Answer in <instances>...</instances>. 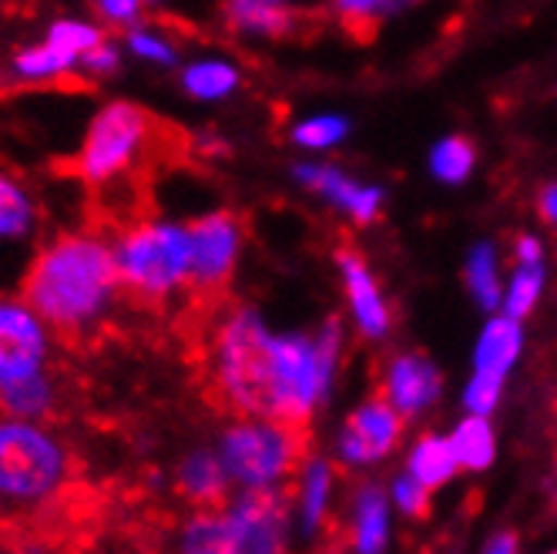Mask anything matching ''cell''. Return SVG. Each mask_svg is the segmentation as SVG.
Masks as SVG:
<instances>
[{
  "mask_svg": "<svg viewBox=\"0 0 557 554\" xmlns=\"http://www.w3.org/2000/svg\"><path fill=\"white\" fill-rule=\"evenodd\" d=\"M450 451L457 457L460 470H487L497 457V433L487 417L467 414L454 430H450Z\"/></svg>",
  "mask_w": 557,
  "mask_h": 554,
  "instance_id": "21",
  "label": "cell"
},
{
  "mask_svg": "<svg viewBox=\"0 0 557 554\" xmlns=\"http://www.w3.org/2000/svg\"><path fill=\"white\" fill-rule=\"evenodd\" d=\"M554 554H557V551H554Z\"/></svg>",
  "mask_w": 557,
  "mask_h": 554,
  "instance_id": "43",
  "label": "cell"
},
{
  "mask_svg": "<svg viewBox=\"0 0 557 554\" xmlns=\"http://www.w3.org/2000/svg\"><path fill=\"white\" fill-rule=\"evenodd\" d=\"M58 407H61V386H58V377L51 373V367L17 377L11 383H0V414L4 417L51 423Z\"/></svg>",
  "mask_w": 557,
  "mask_h": 554,
  "instance_id": "16",
  "label": "cell"
},
{
  "mask_svg": "<svg viewBox=\"0 0 557 554\" xmlns=\"http://www.w3.org/2000/svg\"><path fill=\"white\" fill-rule=\"evenodd\" d=\"M467 283L473 299L481 303L484 309H497L500 306V280H497V259L491 246H476L470 253L467 262Z\"/></svg>",
  "mask_w": 557,
  "mask_h": 554,
  "instance_id": "26",
  "label": "cell"
},
{
  "mask_svg": "<svg viewBox=\"0 0 557 554\" xmlns=\"http://www.w3.org/2000/svg\"><path fill=\"white\" fill-rule=\"evenodd\" d=\"M521 323L510 320V316H500V320H491L476 340L473 349V370L476 373H491V377H507V370L513 367V360L521 356Z\"/></svg>",
  "mask_w": 557,
  "mask_h": 554,
  "instance_id": "20",
  "label": "cell"
},
{
  "mask_svg": "<svg viewBox=\"0 0 557 554\" xmlns=\"http://www.w3.org/2000/svg\"><path fill=\"white\" fill-rule=\"evenodd\" d=\"M54 330L21 296H0V383L51 367Z\"/></svg>",
  "mask_w": 557,
  "mask_h": 554,
  "instance_id": "8",
  "label": "cell"
},
{
  "mask_svg": "<svg viewBox=\"0 0 557 554\" xmlns=\"http://www.w3.org/2000/svg\"><path fill=\"white\" fill-rule=\"evenodd\" d=\"M191 239V290L219 293L235 272L243 253V222L232 212H209L188 225Z\"/></svg>",
  "mask_w": 557,
  "mask_h": 554,
  "instance_id": "9",
  "label": "cell"
},
{
  "mask_svg": "<svg viewBox=\"0 0 557 554\" xmlns=\"http://www.w3.org/2000/svg\"><path fill=\"white\" fill-rule=\"evenodd\" d=\"M154 138V118L132 104L114 101L104 104L85 132V141L77 148L74 169L91 185H111L135 172V165L148 155Z\"/></svg>",
  "mask_w": 557,
  "mask_h": 554,
  "instance_id": "6",
  "label": "cell"
},
{
  "mask_svg": "<svg viewBox=\"0 0 557 554\" xmlns=\"http://www.w3.org/2000/svg\"><path fill=\"white\" fill-rule=\"evenodd\" d=\"M517 259H521V262H541V246H537V239L524 235V239L517 243Z\"/></svg>",
  "mask_w": 557,
  "mask_h": 554,
  "instance_id": "38",
  "label": "cell"
},
{
  "mask_svg": "<svg viewBox=\"0 0 557 554\" xmlns=\"http://www.w3.org/2000/svg\"><path fill=\"white\" fill-rule=\"evenodd\" d=\"M145 4H162V0H145Z\"/></svg>",
  "mask_w": 557,
  "mask_h": 554,
  "instance_id": "40",
  "label": "cell"
},
{
  "mask_svg": "<svg viewBox=\"0 0 557 554\" xmlns=\"http://www.w3.org/2000/svg\"><path fill=\"white\" fill-rule=\"evenodd\" d=\"M4 554H61V547L51 538H45V534H24Z\"/></svg>",
  "mask_w": 557,
  "mask_h": 554,
  "instance_id": "35",
  "label": "cell"
},
{
  "mask_svg": "<svg viewBox=\"0 0 557 554\" xmlns=\"http://www.w3.org/2000/svg\"><path fill=\"white\" fill-rule=\"evenodd\" d=\"M389 494L376 484H363L349 510L352 554H386L389 547Z\"/></svg>",
  "mask_w": 557,
  "mask_h": 554,
  "instance_id": "17",
  "label": "cell"
},
{
  "mask_svg": "<svg viewBox=\"0 0 557 554\" xmlns=\"http://www.w3.org/2000/svg\"><path fill=\"white\" fill-rule=\"evenodd\" d=\"M71 74H82V58L54 45L51 37H41L37 45L21 48L11 61V77L24 85H51Z\"/></svg>",
  "mask_w": 557,
  "mask_h": 554,
  "instance_id": "19",
  "label": "cell"
},
{
  "mask_svg": "<svg viewBox=\"0 0 557 554\" xmlns=\"http://www.w3.org/2000/svg\"><path fill=\"white\" fill-rule=\"evenodd\" d=\"M215 554H238V551H215Z\"/></svg>",
  "mask_w": 557,
  "mask_h": 554,
  "instance_id": "41",
  "label": "cell"
},
{
  "mask_svg": "<svg viewBox=\"0 0 557 554\" xmlns=\"http://www.w3.org/2000/svg\"><path fill=\"white\" fill-rule=\"evenodd\" d=\"M37 219L30 192L8 172H0V243H17L30 235Z\"/></svg>",
  "mask_w": 557,
  "mask_h": 554,
  "instance_id": "24",
  "label": "cell"
},
{
  "mask_svg": "<svg viewBox=\"0 0 557 554\" xmlns=\"http://www.w3.org/2000/svg\"><path fill=\"white\" fill-rule=\"evenodd\" d=\"M172 484H175V494L191 510H198V507H219V504H225L235 494L232 478H228V470H225L215 444L212 447L202 444V447L185 451L178 457L175 470H172Z\"/></svg>",
  "mask_w": 557,
  "mask_h": 554,
  "instance_id": "13",
  "label": "cell"
},
{
  "mask_svg": "<svg viewBox=\"0 0 557 554\" xmlns=\"http://www.w3.org/2000/svg\"><path fill=\"white\" fill-rule=\"evenodd\" d=\"M346 135V122L336 114H320V118H309V122H299L293 128L296 145L302 148H330Z\"/></svg>",
  "mask_w": 557,
  "mask_h": 554,
  "instance_id": "32",
  "label": "cell"
},
{
  "mask_svg": "<svg viewBox=\"0 0 557 554\" xmlns=\"http://www.w3.org/2000/svg\"><path fill=\"white\" fill-rule=\"evenodd\" d=\"M122 293L114 246L91 232L61 235L34 256L24 275V299L61 336L98 330Z\"/></svg>",
  "mask_w": 557,
  "mask_h": 554,
  "instance_id": "2",
  "label": "cell"
},
{
  "mask_svg": "<svg viewBox=\"0 0 557 554\" xmlns=\"http://www.w3.org/2000/svg\"><path fill=\"white\" fill-rule=\"evenodd\" d=\"M117 67H122V48L108 41V37L98 48H91L82 61V74H88V77H111Z\"/></svg>",
  "mask_w": 557,
  "mask_h": 554,
  "instance_id": "34",
  "label": "cell"
},
{
  "mask_svg": "<svg viewBox=\"0 0 557 554\" xmlns=\"http://www.w3.org/2000/svg\"><path fill=\"white\" fill-rule=\"evenodd\" d=\"M145 0H95V11H98V21L108 24V27H135L141 24L145 17Z\"/></svg>",
  "mask_w": 557,
  "mask_h": 554,
  "instance_id": "33",
  "label": "cell"
},
{
  "mask_svg": "<svg viewBox=\"0 0 557 554\" xmlns=\"http://www.w3.org/2000/svg\"><path fill=\"white\" fill-rule=\"evenodd\" d=\"M343 327L326 320L315 333H275L249 306L228 309L209 340V377L232 417H272L306 427L339 370Z\"/></svg>",
  "mask_w": 557,
  "mask_h": 554,
  "instance_id": "1",
  "label": "cell"
},
{
  "mask_svg": "<svg viewBox=\"0 0 557 554\" xmlns=\"http://www.w3.org/2000/svg\"><path fill=\"white\" fill-rule=\"evenodd\" d=\"M541 216H544V222H550V225H557V185H547L544 192H541Z\"/></svg>",
  "mask_w": 557,
  "mask_h": 554,
  "instance_id": "37",
  "label": "cell"
},
{
  "mask_svg": "<svg viewBox=\"0 0 557 554\" xmlns=\"http://www.w3.org/2000/svg\"><path fill=\"white\" fill-rule=\"evenodd\" d=\"M444 380L436 367L420 353L393 356L383 373V401L393 404L400 417H420L441 401Z\"/></svg>",
  "mask_w": 557,
  "mask_h": 554,
  "instance_id": "12",
  "label": "cell"
},
{
  "mask_svg": "<svg viewBox=\"0 0 557 554\" xmlns=\"http://www.w3.org/2000/svg\"><path fill=\"white\" fill-rule=\"evenodd\" d=\"M433 175L441 182H463L473 169V148L467 138H447L433 148Z\"/></svg>",
  "mask_w": 557,
  "mask_h": 554,
  "instance_id": "29",
  "label": "cell"
},
{
  "mask_svg": "<svg viewBox=\"0 0 557 554\" xmlns=\"http://www.w3.org/2000/svg\"><path fill=\"white\" fill-rule=\"evenodd\" d=\"M182 88L195 101H222L238 88V71L222 58H198L182 71Z\"/></svg>",
  "mask_w": 557,
  "mask_h": 554,
  "instance_id": "23",
  "label": "cell"
},
{
  "mask_svg": "<svg viewBox=\"0 0 557 554\" xmlns=\"http://www.w3.org/2000/svg\"><path fill=\"white\" fill-rule=\"evenodd\" d=\"M336 262H339L343 283H346V293H349V306H352V316H356V327H360V333L370 336V340L386 336L389 312H386V303L380 296V286L373 280L367 259L356 249H339Z\"/></svg>",
  "mask_w": 557,
  "mask_h": 554,
  "instance_id": "14",
  "label": "cell"
},
{
  "mask_svg": "<svg viewBox=\"0 0 557 554\" xmlns=\"http://www.w3.org/2000/svg\"><path fill=\"white\" fill-rule=\"evenodd\" d=\"M0 554H4V551H0Z\"/></svg>",
  "mask_w": 557,
  "mask_h": 554,
  "instance_id": "42",
  "label": "cell"
},
{
  "mask_svg": "<svg viewBox=\"0 0 557 554\" xmlns=\"http://www.w3.org/2000/svg\"><path fill=\"white\" fill-rule=\"evenodd\" d=\"M500 393H504V380L500 377L473 370L470 383L463 386V407H467V414L491 417L497 410V404H500Z\"/></svg>",
  "mask_w": 557,
  "mask_h": 554,
  "instance_id": "30",
  "label": "cell"
},
{
  "mask_svg": "<svg viewBox=\"0 0 557 554\" xmlns=\"http://www.w3.org/2000/svg\"><path fill=\"white\" fill-rule=\"evenodd\" d=\"M114 266L122 290L141 303H165L191 290V239L188 225L145 219L114 243Z\"/></svg>",
  "mask_w": 557,
  "mask_h": 554,
  "instance_id": "5",
  "label": "cell"
},
{
  "mask_svg": "<svg viewBox=\"0 0 557 554\" xmlns=\"http://www.w3.org/2000/svg\"><path fill=\"white\" fill-rule=\"evenodd\" d=\"M228 547L238 554H286L293 541V507L283 491H235L219 504Z\"/></svg>",
  "mask_w": 557,
  "mask_h": 554,
  "instance_id": "7",
  "label": "cell"
},
{
  "mask_svg": "<svg viewBox=\"0 0 557 554\" xmlns=\"http://www.w3.org/2000/svg\"><path fill=\"white\" fill-rule=\"evenodd\" d=\"M386 494H389V504L400 514H407V518H423L426 507H430V488L420 484L407 470L400 473V478H393Z\"/></svg>",
  "mask_w": 557,
  "mask_h": 554,
  "instance_id": "31",
  "label": "cell"
},
{
  "mask_svg": "<svg viewBox=\"0 0 557 554\" xmlns=\"http://www.w3.org/2000/svg\"><path fill=\"white\" fill-rule=\"evenodd\" d=\"M481 554H521V544H517V534L500 531V534H494V538L484 544Z\"/></svg>",
  "mask_w": 557,
  "mask_h": 554,
  "instance_id": "36",
  "label": "cell"
},
{
  "mask_svg": "<svg viewBox=\"0 0 557 554\" xmlns=\"http://www.w3.org/2000/svg\"><path fill=\"white\" fill-rule=\"evenodd\" d=\"M125 51L135 54L138 61H148V64H158V67H169L178 61V48L172 45V37H165L162 30L154 27H145V24H135L125 30Z\"/></svg>",
  "mask_w": 557,
  "mask_h": 554,
  "instance_id": "27",
  "label": "cell"
},
{
  "mask_svg": "<svg viewBox=\"0 0 557 554\" xmlns=\"http://www.w3.org/2000/svg\"><path fill=\"white\" fill-rule=\"evenodd\" d=\"M265 4H289V8H296V0H265Z\"/></svg>",
  "mask_w": 557,
  "mask_h": 554,
  "instance_id": "39",
  "label": "cell"
},
{
  "mask_svg": "<svg viewBox=\"0 0 557 554\" xmlns=\"http://www.w3.org/2000/svg\"><path fill=\"white\" fill-rule=\"evenodd\" d=\"M400 4L404 0H333V14L349 37H356V41H370L376 27L383 24V17Z\"/></svg>",
  "mask_w": 557,
  "mask_h": 554,
  "instance_id": "25",
  "label": "cell"
},
{
  "mask_svg": "<svg viewBox=\"0 0 557 554\" xmlns=\"http://www.w3.org/2000/svg\"><path fill=\"white\" fill-rule=\"evenodd\" d=\"M225 21L232 30L249 37H289L306 14L289 4H265V0H225Z\"/></svg>",
  "mask_w": 557,
  "mask_h": 554,
  "instance_id": "18",
  "label": "cell"
},
{
  "mask_svg": "<svg viewBox=\"0 0 557 554\" xmlns=\"http://www.w3.org/2000/svg\"><path fill=\"white\" fill-rule=\"evenodd\" d=\"M457 457L450 451V441L441 438V433H423V438L410 447V457H407V473L420 484H426L430 491L444 488L447 481H454L457 473Z\"/></svg>",
  "mask_w": 557,
  "mask_h": 554,
  "instance_id": "22",
  "label": "cell"
},
{
  "mask_svg": "<svg viewBox=\"0 0 557 554\" xmlns=\"http://www.w3.org/2000/svg\"><path fill=\"white\" fill-rule=\"evenodd\" d=\"M215 451L235 491H283L306 460V430L272 417H232Z\"/></svg>",
  "mask_w": 557,
  "mask_h": 554,
  "instance_id": "4",
  "label": "cell"
},
{
  "mask_svg": "<svg viewBox=\"0 0 557 554\" xmlns=\"http://www.w3.org/2000/svg\"><path fill=\"white\" fill-rule=\"evenodd\" d=\"M306 188L320 192L323 199H330L333 206H339L343 212H349L356 222H373L383 202V192L373 185H360L349 175H343L339 169L330 165H296L293 172Z\"/></svg>",
  "mask_w": 557,
  "mask_h": 554,
  "instance_id": "15",
  "label": "cell"
},
{
  "mask_svg": "<svg viewBox=\"0 0 557 554\" xmlns=\"http://www.w3.org/2000/svg\"><path fill=\"white\" fill-rule=\"evenodd\" d=\"M74 481L71 444L45 420L0 414V510L51 507Z\"/></svg>",
  "mask_w": 557,
  "mask_h": 554,
  "instance_id": "3",
  "label": "cell"
},
{
  "mask_svg": "<svg viewBox=\"0 0 557 554\" xmlns=\"http://www.w3.org/2000/svg\"><path fill=\"white\" fill-rule=\"evenodd\" d=\"M400 438L404 417L383 397H373L356 407L336 433V460L346 467H373L400 447Z\"/></svg>",
  "mask_w": 557,
  "mask_h": 554,
  "instance_id": "10",
  "label": "cell"
},
{
  "mask_svg": "<svg viewBox=\"0 0 557 554\" xmlns=\"http://www.w3.org/2000/svg\"><path fill=\"white\" fill-rule=\"evenodd\" d=\"M541 262H521L517 266V275L510 290L504 293V316L510 320H524V316L534 309L537 296H541Z\"/></svg>",
  "mask_w": 557,
  "mask_h": 554,
  "instance_id": "28",
  "label": "cell"
},
{
  "mask_svg": "<svg viewBox=\"0 0 557 554\" xmlns=\"http://www.w3.org/2000/svg\"><path fill=\"white\" fill-rule=\"evenodd\" d=\"M293 481H296L289 494L293 534H299L302 541H312L323 534L330 521L333 497H336V467L326 457H306Z\"/></svg>",
  "mask_w": 557,
  "mask_h": 554,
  "instance_id": "11",
  "label": "cell"
}]
</instances>
